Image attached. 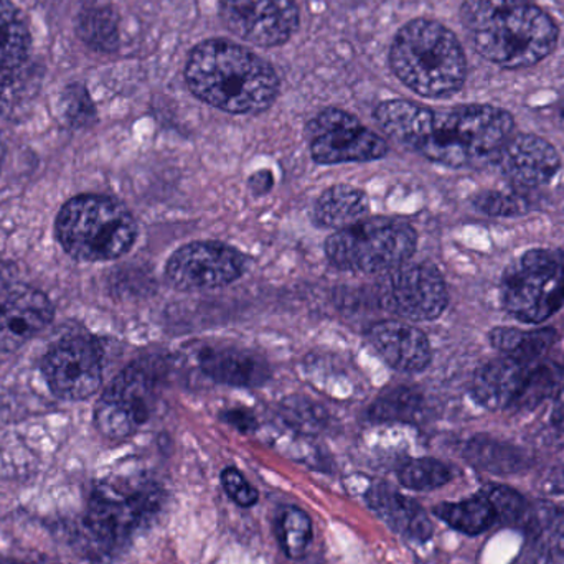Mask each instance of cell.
<instances>
[{
    "label": "cell",
    "mask_w": 564,
    "mask_h": 564,
    "mask_svg": "<svg viewBox=\"0 0 564 564\" xmlns=\"http://www.w3.org/2000/svg\"><path fill=\"white\" fill-rule=\"evenodd\" d=\"M375 119L404 148L454 169L496 162L516 124L509 111L496 106L433 109L406 99L380 102Z\"/></svg>",
    "instance_id": "cell-1"
},
{
    "label": "cell",
    "mask_w": 564,
    "mask_h": 564,
    "mask_svg": "<svg viewBox=\"0 0 564 564\" xmlns=\"http://www.w3.org/2000/svg\"><path fill=\"white\" fill-rule=\"evenodd\" d=\"M185 79L200 101L230 115H260L280 93L276 69L227 40L198 43L188 56Z\"/></svg>",
    "instance_id": "cell-2"
},
{
    "label": "cell",
    "mask_w": 564,
    "mask_h": 564,
    "mask_svg": "<svg viewBox=\"0 0 564 564\" xmlns=\"http://www.w3.org/2000/svg\"><path fill=\"white\" fill-rule=\"evenodd\" d=\"M464 29L476 52L503 68H527L555 52V20L530 0H464Z\"/></svg>",
    "instance_id": "cell-3"
},
{
    "label": "cell",
    "mask_w": 564,
    "mask_h": 564,
    "mask_svg": "<svg viewBox=\"0 0 564 564\" xmlns=\"http://www.w3.org/2000/svg\"><path fill=\"white\" fill-rule=\"evenodd\" d=\"M390 66L404 86L424 98H447L466 83L467 59L459 40L434 20H413L397 33Z\"/></svg>",
    "instance_id": "cell-4"
},
{
    "label": "cell",
    "mask_w": 564,
    "mask_h": 564,
    "mask_svg": "<svg viewBox=\"0 0 564 564\" xmlns=\"http://www.w3.org/2000/svg\"><path fill=\"white\" fill-rule=\"evenodd\" d=\"M55 230L63 250L88 263L124 257L138 238L131 212L105 195H78L66 202L56 217Z\"/></svg>",
    "instance_id": "cell-5"
},
{
    "label": "cell",
    "mask_w": 564,
    "mask_h": 564,
    "mask_svg": "<svg viewBox=\"0 0 564 564\" xmlns=\"http://www.w3.org/2000/svg\"><path fill=\"white\" fill-rule=\"evenodd\" d=\"M416 245V230L406 221L365 218L330 235L325 241V257L332 267L347 273L387 274L408 263Z\"/></svg>",
    "instance_id": "cell-6"
},
{
    "label": "cell",
    "mask_w": 564,
    "mask_h": 564,
    "mask_svg": "<svg viewBox=\"0 0 564 564\" xmlns=\"http://www.w3.org/2000/svg\"><path fill=\"white\" fill-rule=\"evenodd\" d=\"M162 499L161 490L154 486L99 484L86 507V533L105 555L119 552L154 522L161 512Z\"/></svg>",
    "instance_id": "cell-7"
},
{
    "label": "cell",
    "mask_w": 564,
    "mask_h": 564,
    "mask_svg": "<svg viewBox=\"0 0 564 564\" xmlns=\"http://www.w3.org/2000/svg\"><path fill=\"white\" fill-rule=\"evenodd\" d=\"M503 308L517 321L540 324L564 304V254L562 251H527L507 267L500 282Z\"/></svg>",
    "instance_id": "cell-8"
},
{
    "label": "cell",
    "mask_w": 564,
    "mask_h": 564,
    "mask_svg": "<svg viewBox=\"0 0 564 564\" xmlns=\"http://www.w3.org/2000/svg\"><path fill=\"white\" fill-rule=\"evenodd\" d=\"M164 375V361L155 358L124 368L96 403L95 424L99 433L108 440L121 441L148 423Z\"/></svg>",
    "instance_id": "cell-9"
},
{
    "label": "cell",
    "mask_w": 564,
    "mask_h": 564,
    "mask_svg": "<svg viewBox=\"0 0 564 564\" xmlns=\"http://www.w3.org/2000/svg\"><path fill=\"white\" fill-rule=\"evenodd\" d=\"M307 139L312 159L322 165L373 162L388 154L383 138L337 108L324 109L308 122Z\"/></svg>",
    "instance_id": "cell-10"
},
{
    "label": "cell",
    "mask_w": 564,
    "mask_h": 564,
    "mask_svg": "<svg viewBox=\"0 0 564 564\" xmlns=\"http://www.w3.org/2000/svg\"><path fill=\"white\" fill-rule=\"evenodd\" d=\"M381 307L410 322H427L446 311L449 294L436 267L430 263L401 264L378 284Z\"/></svg>",
    "instance_id": "cell-11"
},
{
    "label": "cell",
    "mask_w": 564,
    "mask_h": 564,
    "mask_svg": "<svg viewBox=\"0 0 564 564\" xmlns=\"http://www.w3.org/2000/svg\"><path fill=\"white\" fill-rule=\"evenodd\" d=\"M42 373L52 393L62 400H88L101 388V350L86 335L63 338L43 358Z\"/></svg>",
    "instance_id": "cell-12"
},
{
    "label": "cell",
    "mask_w": 564,
    "mask_h": 564,
    "mask_svg": "<svg viewBox=\"0 0 564 564\" xmlns=\"http://www.w3.org/2000/svg\"><path fill=\"white\" fill-rule=\"evenodd\" d=\"M245 258L218 241H195L178 248L165 267V278L178 291H208L240 280Z\"/></svg>",
    "instance_id": "cell-13"
},
{
    "label": "cell",
    "mask_w": 564,
    "mask_h": 564,
    "mask_svg": "<svg viewBox=\"0 0 564 564\" xmlns=\"http://www.w3.org/2000/svg\"><path fill=\"white\" fill-rule=\"evenodd\" d=\"M221 17L230 32L263 48L288 42L299 25L294 0H221Z\"/></svg>",
    "instance_id": "cell-14"
},
{
    "label": "cell",
    "mask_w": 564,
    "mask_h": 564,
    "mask_svg": "<svg viewBox=\"0 0 564 564\" xmlns=\"http://www.w3.org/2000/svg\"><path fill=\"white\" fill-rule=\"evenodd\" d=\"M53 321V305L42 291L17 285L0 292V350H19Z\"/></svg>",
    "instance_id": "cell-15"
},
{
    "label": "cell",
    "mask_w": 564,
    "mask_h": 564,
    "mask_svg": "<svg viewBox=\"0 0 564 564\" xmlns=\"http://www.w3.org/2000/svg\"><path fill=\"white\" fill-rule=\"evenodd\" d=\"M502 174L519 188H536L558 174L562 159L543 138L533 134L512 135L496 159Z\"/></svg>",
    "instance_id": "cell-16"
},
{
    "label": "cell",
    "mask_w": 564,
    "mask_h": 564,
    "mask_svg": "<svg viewBox=\"0 0 564 564\" xmlns=\"http://www.w3.org/2000/svg\"><path fill=\"white\" fill-rule=\"evenodd\" d=\"M368 341L393 370L420 373L430 367L431 345L423 330L406 322L387 321L367 332Z\"/></svg>",
    "instance_id": "cell-17"
},
{
    "label": "cell",
    "mask_w": 564,
    "mask_h": 564,
    "mask_svg": "<svg viewBox=\"0 0 564 564\" xmlns=\"http://www.w3.org/2000/svg\"><path fill=\"white\" fill-rule=\"evenodd\" d=\"M539 365H530L513 355L487 361L473 380V397L487 410L499 411L519 401Z\"/></svg>",
    "instance_id": "cell-18"
},
{
    "label": "cell",
    "mask_w": 564,
    "mask_h": 564,
    "mask_svg": "<svg viewBox=\"0 0 564 564\" xmlns=\"http://www.w3.org/2000/svg\"><path fill=\"white\" fill-rule=\"evenodd\" d=\"M198 365L208 378L227 387L257 388L271 377L264 358L241 348H204Z\"/></svg>",
    "instance_id": "cell-19"
},
{
    "label": "cell",
    "mask_w": 564,
    "mask_h": 564,
    "mask_svg": "<svg viewBox=\"0 0 564 564\" xmlns=\"http://www.w3.org/2000/svg\"><path fill=\"white\" fill-rule=\"evenodd\" d=\"M368 507L380 517L391 530L413 542H427L434 533L433 523L423 507L401 496L390 486L371 487L367 496Z\"/></svg>",
    "instance_id": "cell-20"
},
{
    "label": "cell",
    "mask_w": 564,
    "mask_h": 564,
    "mask_svg": "<svg viewBox=\"0 0 564 564\" xmlns=\"http://www.w3.org/2000/svg\"><path fill=\"white\" fill-rule=\"evenodd\" d=\"M42 86V69L32 59L0 65V116L19 119L32 108Z\"/></svg>",
    "instance_id": "cell-21"
},
{
    "label": "cell",
    "mask_w": 564,
    "mask_h": 564,
    "mask_svg": "<svg viewBox=\"0 0 564 564\" xmlns=\"http://www.w3.org/2000/svg\"><path fill=\"white\" fill-rule=\"evenodd\" d=\"M370 212L368 195L351 185H332L315 202L314 220L318 227L344 230L365 220Z\"/></svg>",
    "instance_id": "cell-22"
},
{
    "label": "cell",
    "mask_w": 564,
    "mask_h": 564,
    "mask_svg": "<svg viewBox=\"0 0 564 564\" xmlns=\"http://www.w3.org/2000/svg\"><path fill=\"white\" fill-rule=\"evenodd\" d=\"M434 516L464 535L476 536L492 529L497 522L496 509L482 492L463 502L441 503Z\"/></svg>",
    "instance_id": "cell-23"
},
{
    "label": "cell",
    "mask_w": 564,
    "mask_h": 564,
    "mask_svg": "<svg viewBox=\"0 0 564 564\" xmlns=\"http://www.w3.org/2000/svg\"><path fill=\"white\" fill-rule=\"evenodd\" d=\"M464 457L473 466L494 474H512L525 469L527 456L512 444L492 440V437L477 436L467 443Z\"/></svg>",
    "instance_id": "cell-24"
},
{
    "label": "cell",
    "mask_w": 564,
    "mask_h": 564,
    "mask_svg": "<svg viewBox=\"0 0 564 564\" xmlns=\"http://www.w3.org/2000/svg\"><path fill=\"white\" fill-rule=\"evenodd\" d=\"M32 35L22 10L12 0H0V65L29 59Z\"/></svg>",
    "instance_id": "cell-25"
},
{
    "label": "cell",
    "mask_w": 564,
    "mask_h": 564,
    "mask_svg": "<svg viewBox=\"0 0 564 564\" xmlns=\"http://www.w3.org/2000/svg\"><path fill=\"white\" fill-rule=\"evenodd\" d=\"M76 33L96 52H116L119 46L118 15L109 7H88L79 13Z\"/></svg>",
    "instance_id": "cell-26"
},
{
    "label": "cell",
    "mask_w": 564,
    "mask_h": 564,
    "mask_svg": "<svg viewBox=\"0 0 564 564\" xmlns=\"http://www.w3.org/2000/svg\"><path fill=\"white\" fill-rule=\"evenodd\" d=\"M276 533L282 553L288 558H304L314 535L311 517L299 507H282L278 513Z\"/></svg>",
    "instance_id": "cell-27"
},
{
    "label": "cell",
    "mask_w": 564,
    "mask_h": 564,
    "mask_svg": "<svg viewBox=\"0 0 564 564\" xmlns=\"http://www.w3.org/2000/svg\"><path fill=\"white\" fill-rule=\"evenodd\" d=\"M423 413V398L408 387L384 391L370 408L373 421H410L414 423Z\"/></svg>",
    "instance_id": "cell-28"
},
{
    "label": "cell",
    "mask_w": 564,
    "mask_h": 564,
    "mask_svg": "<svg viewBox=\"0 0 564 564\" xmlns=\"http://www.w3.org/2000/svg\"><path fill=\"white\" fill-rule=\"evenodd\" d=\"M453 470L446 464L431 457H423V459L404 464L398 473V480L406 489L427 492V490L446 486L453 480Z\"/></svg>",
    "instance_id": "cell-29"
},
{
    "label": "cell",
    "mask_w": 564,
    "mask_h": 564,
    "mask_svg": "<svg viewBox=\"0 0 564 564\" xmlns=\"http://www.w3.org/2000/svg\"><path fill=\"white\" fill-rule=\"evenodd\" d=\"M480 492L490 500L497 513V522L512 527H532L533 512L527 500L506 486H486Z\"/></svg>",
    "instance_id": "cell-30"
},
{
    "label": "cell",
    "mask_w": 564,
    "mask_h": 564,
    "mask_svg": "<svg viewBox=\"0 0 564 564\" xmlns=\"http://www.w3.org/2000/svg\"><path fill=\"white\" fill-rule=\"evenodd\" d=\"M59 111L66 124L75 129L88 128L96 119L95 102L88 89L79 83H72L63 89Z\"/></svg>",
    "instance_id": "cell-31"
},
{
    "label": "cell",
    "mask_w": 564,
    "mask_h": 564,
    "mask_svg": "<svg viewBox=\"0 0 564 564\" xmlns=\"http://www.w3.org/2000/svg\"><path fill=\"white\" fill-rule=\"evenodd\" d=\"M480 214L489 217H519L530 210V202L520 194L507 192H482L473 202Z\"/></svg>",
    "instance_id": "cell-32"
},
{
    "label": "cell",
    "mask_w": 564,
    "mask_h": 564,
    "mask_svg": "<svg viewBox=\"0 0 564 564\" xmlns=\"http://www.w3.org/2000/svg\"><path fill=\"white\" fill-rule=\"evenodd\" d=\"M221 486H224L227 496L234 500L237 506L243 509L257 506L260 494L248 482L247 477L237 469V467H227L221 473Z\"/></svg>",
    "instance_id": "cell-33"
},
{
    "label": "cell",
    "mask_w": 564,
    "mask_h": 564,
    "mask_svg": "<svg viewBox=\"0 0 564 564\" xmlns=\"http://www.w3.org/2000/svg\"><path fill=\"white\" fill-rule=\"evenodd\" d=\"M523 335H525V332L519 330V328L497 327L490 332L489 338L490 344H492L497 350L502 351L503 355H510L522 344Z\"/></svg>",
    "instance_id": "cell-34"
},
{
    "label": "cell",
    "mask_w": 564,
    "mask_h": 564,
    "mask_svg": "<svg viewBox=\"0 0 564 564\" xmlns=\"http://www.w3.org/2000/svg\"><path fill=\"white\" fill-rule=\"evenodd\" d=\"M221 420L234 426L240 433H253L258 427L257 417L247 410H228L221 413Z\"/></svg>",
    "instance_id": "cell-35"
},
{
    "label": "cell",
    "mask_w": 564,
    "mask_h": 564,
    "mask_svg": "<svg viewBox=\"0 0 564 564\" xmlns=\"http://www.w3.org/2000/svg\"><path fill=\"white\" fill-rule=\"evenodd\" d=\"M274 178L270 171H260L250 177V188L254 195H264L273 188Z\"/></svg>",
    "instance_id": "cell-36"
},
{
    "label": "cell",
    "mask_w": 564,
    "mask_h": 564,
    "mask_svg": "<svg viewBox=\"0 0 564 564\" xmlns=\"http://www.w3.org/2000/svg\"><path fill=\"white\" fill-rule=\"evenodd\" d=\"M543 490L555 496H564V467L552 470L543 482Z\"/></svg>",
    "instance_id": "cell-37"
},
{
    "label": "cell",
    "mask_w": 564,
    "mask_h": 564,
    "mask_svg": "<svg viewBox=\"0 0 564 564\" xmlns=\"http://www.w3.org/2000/svg\"><path fill=\"white\" fill-rule=\"evenodd\" d=\"M552 423L556 430L564 431V387L556 394L555 404H553Z\"/></svg>",
    "instance_id": "cell-38"
},
{
    "label": "cell",
    "mask_w": 564,
    "mask_h": 564,
    "mask_svg": "<svg viewBox=\"0 0 564 564\" xmlns=\"http://www.w3.org/2000/svg\"><path fill=\"white\" fill-rule=\"evenodd\" d=\"M563 116H564V106H563Z\"/></svg>",
    "instance_id": "cell-39"
}]
</instances>
